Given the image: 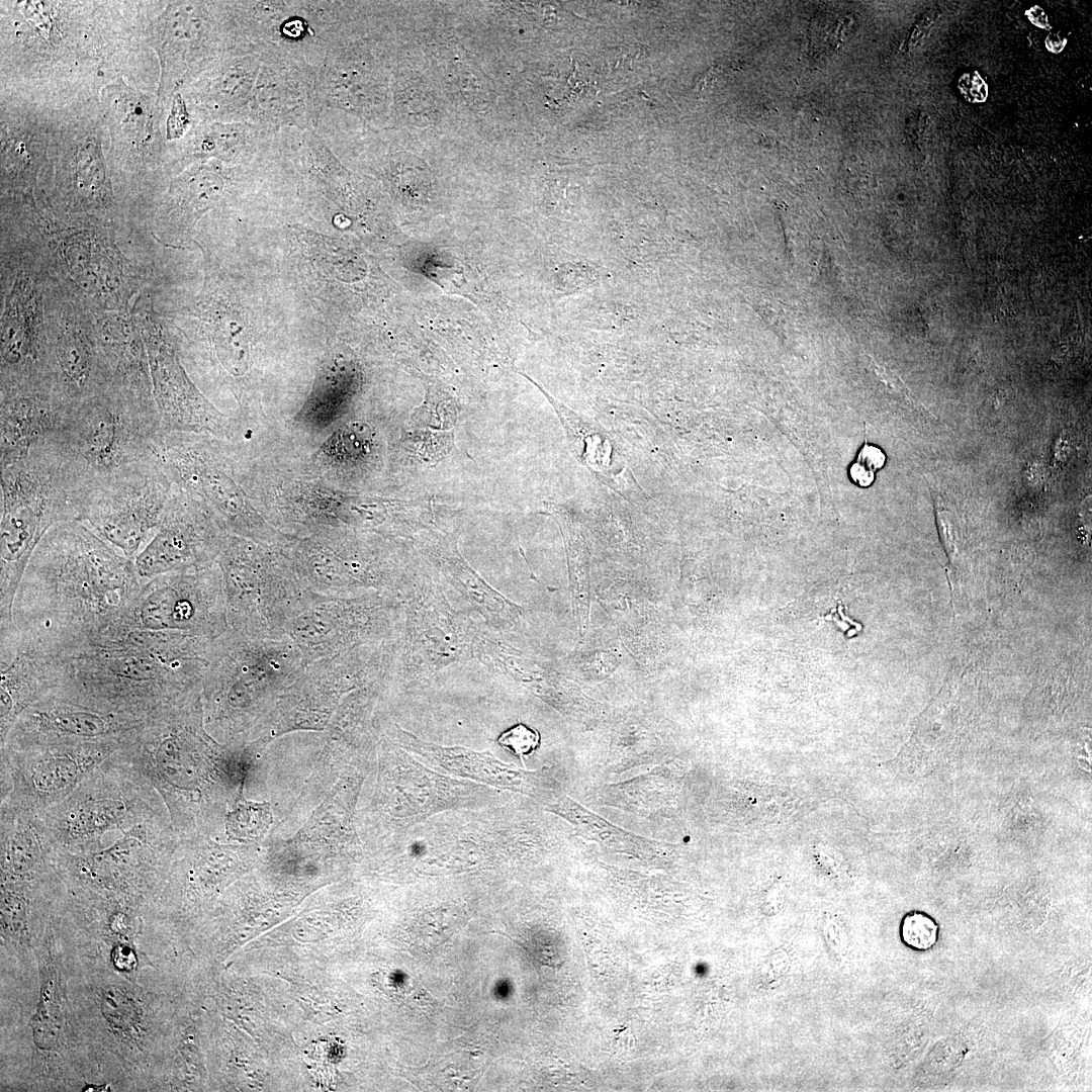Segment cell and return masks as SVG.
<instances>
[{"instance_id": "cell-23", "label": "cell", "mask_w": 1092, "mask_h": 1092, "mask_svg": "<svg viewBox=\"0 0 1092 1092\" xmlns=\"http://www.w3.org/2000/svg\"><path fill=\"white\" fill-rule=\"evenodd\" d=\"M446 579L494 628L509 626L516 607L489 585L462 557L450 535H437L424 546Z\"/></svg>"}, {"instance_id": "cell-14", "label": "cell", "mask_w": 1092, "mask_h": 1092, "mask_svg": "<svg viewBox=\"0 0 1092 1092\" xmlns=\"http://www.w3.org/2000/svg\"><path fill=\"white\" fill-rule=\"evenodd\" d=\"M31 258V257H30ZM13 266L1 322V378L47 376L46 272L32 258Z\"/></svg>"}, {"instance_id": "cell-24", "label": "cell", "mask_w": 1092, "mask_h": 1092, "mask_svg": "<svg viewBox=\"0 0 1092 1092\" xmlns=\"http://www.w3.org/2000/svg\"><path fill=\"white\" fill-rule=\"evenodd\" d=\"M280 130L252 122H213L194 131L189 158H218L234 165L256 162L275 152Z\"/></svg>"}, {"instance_id": "cell-29", "label": "cell", "mask_w": 1092, "mask_h": 1092, "mask_svg": "<svg viewBox=\"0 0 1092 1092\" xmlns=\"http://www.w3.org/2000/svg\"><path fill=\"white\" fill-rule=\"evenodd\" d=\"M540 733L522 723L507 729L497 738V743L502 747L513 752L522 760L530 756L540 746Z\"/></svg>"}, {"instance_id": "cell-9", "label": "cell", "mask_w": 1092, "mask_h": 1092, "mask_svg": "<svg viewBox=\"0 0 1092 1092\" xmlns=\"http://www.w3.org/2000/svg\"><path fill=\"white\" fill-rule=\"evenodd\" d=\"M394 610L392 594L332 597L310 590L301 610L289 622L286 636L308 663L390 641Z\"/></svg>"}, {"instance_id": "cell-16", "label": "cell", "mask_w": 1092, "mask_h": 1092, "mask_svg": "<svg viewBox=\"0 0 1092 1092\" xmlns=\"http://www.w3.org/2000/svg\"><path fill=\"white\" fill-rule=\"evenodd\" d=\"M133 310L149 359L153 399L165 433L214 431L222 427L221 418L191 387L164 338L159 322L139 301Z\"/></svg>"}, {"instance_id": "cell-25", "label": "cell", "mask_w": 1092, "mask_h": 1092, "mask_svg": "<svg viewBox=\"0 0 1092 1092\" xmlns=\"http://www.w3.org/2000/svg\"><path fill=\"white\" fill-rule=\"evenodd\" d=\"M374 434L363 422L340 426L317 451L318 461L328 469L348 471L363 466L372 456Z\"/></svg>"}, {"instance_id": "cell-17", "label": "cell", "mask_w": 1092, "mask_h": 1092, "mask_svg": "<svg viewBox=\"0 0 1092 1092\" xmlns=\"http://www.w3.org/2000/svg\"><path fill=\"white\" fill-rule=\"evenodd\" d=\"M346 29L326 44L317 66L321 103L324 109H340L366 120L381 118L387 102L383 68L368 50L348 40Z\"/></svg>"}, {"instance_id": "cell-28", "label": "cell", "mask_w": 1092, "mask_h": 1092, "mask_svg": "<svg viewBox=\"0 0 1092 1092\" xmlns=\"http://www.w3.org/2000/svg\"><path fill=\"white\" fill-rule=\"evenodd\" d=\"M899 934L908 948L925 951L937 942L939 925L928 913L921 910L907 912L901 919Z\"/></svg>"}, {"instance_id": "cell-36", "label": "cell", "mask_w": 1092, "mask_h": 1092, "mask_svg": "<svg viewBox=\"0 0 1092 1092\" xmlns=\"http://www.w3.org/2000/svg\"><path fill=\"white\" fill-rule=\"evenodd\" d=\"M1065 39L1060 38L1056 34H1051L1045 39L1046 48L1054 53H1059L1065 47Z\"/></svg>"}, {"instance_id": "cell-35", "label": "cell", "mask_w": 1092, "mask_h": 1092, "mask_svg": "<svg viewBox=\"0 0 1092 1092\" xmlns=\"http://www.w3.org/2000/svg\"><path fill=\"white\" fill-rule=\"evenodd\" d=\"M1027 16L1029 20L1036 26L1044 28L1049 24L1044 11L1038 6L1030 8L1027 11Z\"/></svg>"}, {"instance_id": "cell-20", "label": "cell", "mask_w": 1092, "mask_h": 1092, "mask_svg": "<svg viewBox=\"0 0 1092 1092\" xmlns=\"http://www.w3.org/2000/svg\"><path fill=\"white\" fill-rule=\"evenodd\" d=\"M392 735L403 748L428 767L488 787L547 801L538 785L536 772L506 763L488 750L476 751L462 746L439 745L425 741L396 725Z\"/></svg>"}, {"instance_id": "cell-6", "label": "cell", "mask_w": 1092, "mask_h": 1092, "mask_svg": "<svg viewBox=\"0 0 1092 1092\" xmlns=\"http://www.w3.org/2000/svg\"><path fill=\"white\" fill-rule=\"evenodd\" d=\"M305 664L288 636L258 638L229 629L212 641L201 697L213 720L235 719L286 692Z\"/></svg>"}, {"instance_id": "cell-3", "label": "cell", "mask_w": 1092, "mask_h": 1092, "mask_svg": "<svg viewBox=\"0 0 1092 1092\" xmlns=\"http://www.w3.org/2000/svg\"><path fill=\"white\" fill-rule=\"evenodd\" d=\"M165 434L155 402L110 385L73 407L49 441L77 491L158 457Z\"/></svg>"}, {"instance_id": "cell-10", "label": "cell", "mask_w": 1092, "mask_h": 1092, "mask_svg": "<svg viewBox=\"0 0 1092 1092\" xmlns=\"http://www.w3.org/2000/svg\"><path fill=\"white\" fill-rule=\"evenodd\" d=\"M133 630L181 632L214 640L229 630L221 571L170 572L144 581L132 612Z\"/></svg>"}, {"instance_id": "cell-33", "label": "cell", "mask_w": 1092, "mask_h": 1092, "mask_svg": "<svg viewBox=\"0 0 1092 1092\" xmlns=\"http://www.w3.org/2000/svg\"><path fill=\"white\" fill-rule=\"evenodd\" d=\"M849 476L855 484L861 487L870 486L875 480V473L867 470L856 462L850 465Z\"/></svg>"}, {"instance_id": "cell-15", "label": "cell", "mask_w": 1092, "mask_h": 1092, "mask_svg": "<svg viewBox=\"0 0 1092 1092\" xmlns=\"http://www.w3.org/2000/svg\"><path fill=\"white\" fill-rule=\"evenodd\" d=\"M145 721L50 692L19 715L7 737L23 745L123 740Z\"/></svg>"}, {"instance_id": "cell-2", "label": "cell", "mask_w": 1092, "mask_h": 1092, "mask_svg": "<svg viewBox=\"0 0 1092 1092\" xmlns=\"http://www.w3.org/2000/svg\"><path fill=\"white\" fill-rule=\"evenodd\" d=\"M212 641L181 632L132 630L53 652L60 676L52 692L92 708L147 720L156 711L202 691Z\"/></svg>"}, {"instance_id": "cell-21", "label": "cell", "mask_w": 1092, "mask_h": 1092, "mask_svg": "<svg viewBox=\"0 0 1092 1092\" xmlns=\"http://www.w3.org/2000/svg\"><path fill=\"white\" fill-rule=\"evenodd\" d=\"M133 307L93 310L97 339L111 385L154 402L147 349Z\"/></svg>"}, {"instance_id": "cell-11", "label": "cell", "mask_w": 1092, "mask_h": 1092, "mask_svg": "<svg viewBox=\"0 0 1092 1092\" xmlns=\"http://www.w3.org/2000/svg\"><path fill=\"white\" fill-rule=\"evenodd\" d=\"M405 599L402 653L396 673L429 676L474 655L477 630L434 583L401 589Z\"/></svg>"}, {"instance_id": "cell-31", "label": "cell", "mask_w": 1092, "mask_h": 1092, "mask_svg": "<svg viewBox=\"0 0 1092 1092\" xmlns=\"http://www.w3.org/2000/svg\"><path fill=\"white\" fill-rule=\"evenodd\" d=\"M189 123V114L183 99L177 95L173 102L172 112L168 121V138L180 136Z\"/></svg>"}, {"instance_id": "cell-30", "label": "cell", "mask_w": 1092, "mask_h": 1092, "mask_svg": "<svg viewBox=\"0 0 1092 1092\" xmlns=\"http://www.w3.org/2000/svg\"><path fill=\"white\" fill-rule=\"evenodd\" d=\"M10 858L14 868L23 871L30 867L38 853V842L29 829L16 832L10 842Z\"/></svg>"}, {"instance_id": "cell-1", "label": "cell", "mask_w": 1092, "mask_h": 1092, "mask_svg": "<svg viewBox=\"0 0 1092 1092\" xmlns=\"http://www.w3.org/2000/svg\"><path fill=\"white\" fill-rule=\"evenodd\" d=\"M144 580L134 561L77 520L56 524L24 569L15 626L53 652L132 630Z\"/></svg>"}, {"instance_id": "cell-18", "label": "cell", "mask_w": 1092, "mask_h": 1092, "mask_svg": "<svg viewBox=\"0 0 1092 1092\" xmlns=\"http://www.w3.org/2000/svg\"><path fill=\"white\" fill-rule=\"evenodd\" d=\"M65 416L46 376L1 378V467L49 440Z\"/></svg>"}, {"instance_id": "cell-12", "label": "cell", "mask_w": 1092, "mask_h": 1092, "mask_svg": "<svg viewBox=\"0 0 1092 1092\" xmlns=\"http://www.w3.org/2000/svg\"><path fill=\"white\" fill-rule=\"evenodd\" d=\"M212 512L174 484L156 532L133 559L144 580L215 563L225 537Z\"/></svg>"}, {"instance_id": "cell-26", "label": "cell", "mask_w": 1092, "mask_h": 1092, "mask_svg": "<svg viewBox=\"0 0 1092 1092\" xmlns=\"http://www.w3.org/2000/svg\"><path fill=\"white\" fill-rule=\"evenodd\" d=\"M72 755L56 753L41 759L33 766L31 782L34 788L43 794H57L72 786L80 770Z\"/></svg>"}, {"instance_id": "cell-27", "label": "cell", "mask_w": 1092, "mask_h": 1092, "mask_svg": "<svg viewBox=\"0 0 1092 1092\" xmlns=\"http://www.w3.org/2000/svg\"><path fill=\"white\" fill-rule=\"evenodd\" d=\"M272 822L268 803H255L241 799L236 810L230 813L228 829L238 839H256L262 836Z\"/></svg>"}, {"instance_id": "cell-34", "label": "cell", "mask_w": 1092, "mask_h": 1092, "mask_svg": "<svg viewBox=\"0 0 1092 1092\" xmlns=\"http://www.w3.org/2000/svg\"><path fill=\"white\" fill-rule=\"evenodd\" d=\"M115 957H120L122 960H116L115 964L118 968L131 969L134 965V954L127 947H119L115 950Z\"/></svg>"}, {"instance_id": "cell-32", "label": "cell", "mask_w": 1092, "mask_h": 1092, "mask_svg": "<svg viewBox=\"0 0 1092 1092\" xmlns=\"http://www.w3.org/2000/svg\"><path fill=\"white\" fill-rule=\"evenodd\" d=\"M855 462L867 470L876 473L885 465L886 455L879 447L864 443L856 456Z\"/></svg>"}, {"instance_id": "cell-22", "label": "cell", "mask_w": 1092, "mask_h": 1092, "mask_svg": "<svg viewBox=\"0 0 1092 1092\" xmlns=\"http://www.w3.org/2000/svg\"><path fill=\"white\" fill-rule=\"evenodd\" d=\"M261 50L262 47L238 48L220 58L206 78L197 84L196 103L226 122H249Z\"/></svg>"}, {"instance_id": "cell-8", "label": "cell", "mask_w": 1092, "mask_h": 1092, "mask_svg": "<svg viewBox=\"0 0 1092 1092\" xmlns=\"http://www.w3.org/2000/svg\"><path fill=\"white\" fill-rule=\"evenodd\" d=\"M44 298L48 336L47 377L66 415L106 389L111 378L102 356L93 309L51 282Z\"/></svg>"}, {"instance_id": "cell-5", "label": "cell", "mask_w": 1092, "mask_h": 1092, "mask_svg": "<svg viewBox=\"0 0 1092 1092\" xmlns=\"http://www.w3.org/2000/svg\"><path fill=\"white\" fill-rule=\"evenodd\" d=\"M215 563L222 575L229 629L251 637H285L310 593L290 557L225 535Z\"/></svg>"}, {"instance_id": "cell-4", "label": "cell", "mask_w": 1092, "mask_h": 1092, "mask_svg": "<svg viewBox=\"0 0 1092 1092\" xmlns=\"http://www.w3.org/2000/svg\"><path fill=\"white\" fill-rule=\"evenodd\" d=\"M75 487L49 440L1 467L0 628L13 624V602L31 554L56 524L76 520Z\"/></svg>"}, {"instance_id": "cell-19", "label": "cell", "mask_w": 1092, "mask_h": 1092, "mask_svg": "<svg viewBox=\"0 0 1092 1092\" xmlns=\"http://www.w3.org/2000/svg\"><path fill=\"white\" fill-rule=\"evenodd\" d=\"M1 738L19 715L59 684L56 655L15 624L0 628Z\"/></svg>"}, {"instance_id": "cell-7", "label": "cell", "mask_w": 1092, "mask_h": 1092, "mask_svg": "<svg viewBox=\"0 0 1092 1092\" xmlns=\"http://www.w3.org/2000/svg\"><path fill=\"white\" fill-rule=\"evenodd\" d=\"M173 488L158 456L75 491L76 520L133 560L158 527Z\"/></svg>"}, {"instance_id": "cell-13", "label": "cell", "mask_w": 1092, "mask_h": 1092, "mask_svg": "<svg viewBox=\"0 0 1092 1092\" xmlns=\"http://www.w3.org/2000/svg\"><path fill=\"white\" fill-rule=\"evenodd\" d=\"M323 110L317 67L278 44H262L249 122L277 130L315 129Z\"/></svg>"}]
</instances>
